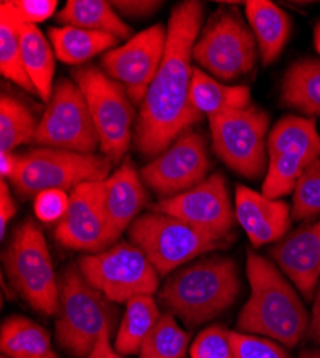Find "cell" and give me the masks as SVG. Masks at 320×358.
I'll return each mask as SVG.
<instances>
[{"mask_svg":"<svg viewBox=\"0 0 320 358\" xmlns=\"http://www.w3.org/2000/svg\"><path fill=\"white\" fill-rule=\"evenodd\" d=\"M280 101L306 117H320V61L302 59L290 66L281 82Z\"/></svg>","mask_w":320,"mask_h":358,"instance_id":"obj_23","label":"cell"},{"mask_svg":"<svg viewBox=\"0 0 320 358\" xmlns=\"http://www.w3.org/2000/svg\"><path fill=\"white\" fill-rule=\"evenodd\" d=\"M307 336L313 343L320 345V282L316 288L314 298H313V310H312Z\"/></svg>","mask_w":320,"mask_h":358,"instance_id":"obj_39","label":"cell"},{"mask_svg":"<svg viewBox=\"0 0 320 358\" xmlns=\"http://www.w3.org/2000/svg\"><path fill=\"white\" fill-rule=\"evenodd\" d=\"M251 27L235 6H221L207 22L193 48V59L214 78L237 80L249 76L257 62Z\"/></svg>","mask_w":320,"mask_h":358,"instance_id":"obj_8","label":"cell"},{"mask_svg":"<svg viewBox=\"0 0 320 358\" xmlns=\"http://www.w3.org/2000/svg\"><path fill=\"white\" fill-rule=\"evenodd\" d=\"M190 334L176 321V315L165 313L145 338L139 358H186Z\"/></svg>","mask_w":320,"mask_h":358,"instance_id":"obj_31","label":"cell"},{"mask_svg":"<svg viewBox=\"0 0 320 358\" xmlns=\"http://www.w3.org/2000/svg\"><path fill=\"white\" fill-rule=\"evenodd\" d=\"M128 238L131 244L150 259L160 275L174 273L195 257L225 248L230 244V241L217 240L176 217L157 211L138 217L128 228Z\"/></svg>","mask_w":320,"mask_h":358,"instance_id":"obj_7","label":"cell"},{"mask_svg":"<svg viewBox=\"0 0 320 358\" xmlns=\"http://www.w3.org/2000/svg\"><path fill=\"white\" fill-rule=\"evenodd\" d=\"M72 76L90 106L102 155L113 165L120 164L131 145L134 122L125 87L92 65L75 69Z\"/></svg>","mask_w":320,"mask_h":358,"instance_id":"obj_9","label":"cell"},{"mask_svg":"<svg viewBox=\"0 0 320 358\" xmlns=\"http://www.w3.org/2000/svg\"><path fill=\"white\" fill-rule=\"evenodd\" d=\"M0 348L8 358H60L50 344L48 331L26 317L13 315L4 321Z\"/></svg>","mask_w":320,"mask_h":358,"instance_id":"obj_24","label":"cell"},{"mask_svg":"<svg viewBox=\"0 0 320 358\" xmlns=\"http://www.w3.org/2000/svg\"><path fill=\"white\" fill-rule=\"evenodd\" d=\"M60 301L56 341L72 357L86 358L104 331L112 334L118 310L90 284L76 265L67 266L61 274Z\"/></svg>","mask_w":320,"mask_h":358,"instance_id":"obj_4","label":"cell"},{"mask_svg":"<svg viewBox=\"0 0 320 358\" xmlns=\"http://www.w3.org/2000/svg\"><path fill=\"white\" fill-rule=\"evenodd\" d=\"M49 39L56 57L68 65H82L94 56L115 48L118 38L76 26L50 27Z\"/></svg>","mask_w":320,"mask_h":358,"instance_id":"obj_25","label":"cell"},{"mask_svg":"<svg viewBox=\"0 0 320 358\" xmlns=\"http://www.w3.org/2000/svg\"><path fill=\"white\" fill-rule=\"evenodd\" d=\"M86 358H125L120 352H116L115 348L111 345V333L104 331L101 338L98 340L94 351Z\"/></svg>","mask_w":320,"mask_h":358,"instance_id":"obj_40","label":"cell"},{"mask_svg":"<svg viewBox=\"0 0 320 358\" xmlns=\"http://www.w3.org/2000/svg\"><path fill=\"white\" fill-rule=\"evenodd\" d=\"M267 172L261 194L279 199L295 191L306 168L320 158V135L313 117L283 116L267 139Z\"/></svg>","mask_w":320,"mask_h":358,"instance_id":"obj_11","label":"cell"},{"mask_svg":"<svg viewBox=\"0 0 320 358\" xmlns=\"http://www.w3.org/2000/svg\"><path fill=\"white\" fill-rule=\"evenodd\" d=\"M210 166L206 138L188 129L142 168L141 178L154 192L171 198L204 182Z\"/></svg>","mask_w":320,"mask_h":358,"instance_id":"obj_15","label":"cell"},{"mask_svg":"<svg viewBox=\"0 0 320 358\" xmlns=\"http://www.w3.org/2000/svg\"><path fill=\"white\" fill-rule=\"evenodd\" d=\"M235 358H292L284 347L270 338L230 331Z\"/></svg>","mask_w":320,"mask_h":358,"instance_id":"obj_33","label":"cell"},{"mask_svg":"<svg viewBox=\"0 0 320 358\" xmlns=\"http://www.w3.org/2000/svg\"><path fill=\"white\" fill-rule=\"evenodd\" d=\"M55 236L60 244L75 251L97 254L111 245L104 211V181L85 182L69 194V205L57 222Z\"/></svg>","mask_w":320,"mask_h":358,"instance_id":"obj_17","label":"cell"},{"mask_svg":"<svg viewBox=\"0 0 320 358\" xmlns=\"http://www.w3.org/2000/svg\"><path fill=\"white\" fill-rule=\"evenodd\" d=\"M299 358H320V351L319 350H310V351H303Z\"/></svg>","mask_w":320,"mask_h":358,"instance_id":"obj_42","label":"cell"},{"mask_svg":"<svg viewBox=\"0 0 320 358\" xmlns=\"http://www.w3.org/2000/svg\"><path fill=\"white\" fill-rule=\"evenodd\" d=\"M38 129L36 119L23 102L2 95L0 98V152L12 154L22 143L32 142Z\"/></svg>","mask_w":320,"mask_h":358,"instance_id":"obj_30","label":"cell"},{"mask_svg":"<svg viewBox=\"0 0 320 358\" xmlns=\"http://www.w3.org/2000/svg\"><path fill=\"white\" fill-rule=\"evenodd\" d=\"M236 218L253 247L276 244L287 235L292 208L284 201L270 199L244 185L236 187Z\"/></svg>","mask_w":320,"mask_h":358,"instance_id":"obj_19","label":"cell"},{"mask_svg":"<svg viewBox=\"0 0 320 358\" xmlns=\"http://www.w3.org/2000/svg\"><path fill=\"white\" fill-rule=\"evenodd\" d=\"M18 164L19 155L0 152V175H2V179H9L11 181L18 169Z\"/></svg>","mask_w":320,"mask_h":358,"instance_id":"obj_41","label":"cell"},{"mask_svg":"<svg viewBox=\"0 0 320 358\" xmlns=\"http://www.w3.org/2000/svg\"><path fill=\"white\" fill-rule=\"evenodd\" d=\"M280 270L312 303L320 280V220L300 225L269 251Z\"/></svg>","mask_w":320,"mask_h":358,"instance_id":"obj_18","label":"cell"},{"mask_svg":"<svg viewBox=\"0 0 320 358\" xmlns=\"http://www.w3.org/2000/svg\"><path fill=\"white\" fill-rule=\"evenodd\" d=\"M161 318L153 295H137L127 303L125 315L113 348L121 355L139 354V350Z\"/></svg>","mask_w":320,"mask_h":358,"instance_id":"obj_28","label":"cell"},{"mask_svg":"<svg viewBox=\"0 0 320 358\" xmlns=\"http://www.w3.org/2000/svg\"><path fill=\"white\" fill-rule=\"evenodd\" d=\"M168 29L154 24L132 36L124 46L102 56L104 72L121 83L132 103L141 105L162 62Z\"/></svg>","mask_w":320,"mask_h":358,"instance_id":"obj_16","label":"cell"},{"mask_svg":"<svg viewBox=\"0 0 320 358\" xmlns=\"http://www.w3.org/2000/svg\"><path fill=\"white\" fill-rule=\"evenodd\" d=\"M22 23L8 5V0L0 3V71L2 75L25 89L26 92L38 95L29 79L22 59Z\"/></svg>","mask_w":320,"mask_h":358,"instance_id":"obj_29","label":"cell"},{"mask_svg":"<svg viewBox=\"0 0 320 358\" xmlns=\"http://www.w3.org/2000/svg\"><path fill=\"white\" fill-rule=\"evenodd\" d=\"M112 165L105 155L36 148L19 155L11 184L25 198H36L50 189L67 192L85 182L105 181Z\"/></svg>","mask_w":320,"mask_h":358,"instance_id":"obj_6","label":"cell"},{"mask_svg":"<svg viewBox=\"0 0 320 358\" xmlns=\"http://www.w3.org/2000/svg\"><path fill=\"white\" fill-rule=\"evenodd\" d=\"M320 217V158L313 161L295 187L292 221Z\"/></svg>","mask_w":320,"mask_h":358,"instance_id":"obj_32","label":"cell"},{"mask_svg":"<svg viewBox=\"0 0 320 358\" xmlns=\"http://www.w3.org/2000/svg\"><path fill=\"white\" fill-rule=\"evenodd\" d=\"M191 358H235L230 331L221 325L202 330L191 345Z\"/></svg>","mask_w":320,"mask_h":358,"instance_id":"obj_34","label":"cell"},{"mask_svg":"<svg viewBox=\"0 0 320 358\" xmlns=\"http://www.w3.org/2000/svg\"><path fill=\"white\" fill-rule=\"evenodd\" d=\"M151 211L176 217L221 241H231L237 221L225 178L220 172L190 191L160 201Z\"/></svg>","mask_w":320,"mask_h":358,"instance_id":"obj_14","label":"cell"},{"mask_svg":"<svg viewBox=\"0 0 320 358\" xmlns=\"http://www.w3.org/2000/svg\"><path fill=\"white\" fill-rule=\"evenodd\" d=\"M111 5L118 15L138 19L154 15L162 3L155 0H116L111 2Z\"/></svg>","mask_w":320,"mask_h":358,"instance_id":"obj_37","label":"cell"},{"mask_svg":"<svg viewBox=\"0 0 320 358\" xmlns=\"http://www.w3.org/2000/svg\"><path fill=\"white\" fill-rule=\"evenodd\" d=\"M56 20L65 26L104 32L118 39L131 36V27L116 13L111 2L105 0H69L56 15Z\"/></svg>","mask_w":320,"mask_h":358,"instance_id":"obj_26","label":"cell"},{"mask_svg":"<svg viewBox=\"0 0 320 358\" xmlns=\"http://www.w3.org/2000/svg\"><path fill=\"white\" fill-rule=\"evenodd\" d=\"M240 289L235 259L210 255L174 271L160 291V303L188 328H195L235 304Z\"/></svg>","mask_w":320,"mask_h":358,"instance_id":"obj_3","label":"cell"},{"mask_svg":"<svg viewBox=\"0 0 320 358\" xmlns=\"http://www.w3.org/2000/svg\"><path fill=\"white\" fill-rule=\"evenodd\" d=\"M34 143L79 154H94L99 136L79 86L69 79L55 83L49 105L38 122Z\"/></svg>","mask_w":320,"mask_h":358,"instance_id":"obj_13","label":"cell"},{"mask_svg":"<svg viewBox=\"0 0 320 358\" xmlns=\"http://www.w3.org/2000/svg\"><path fill=\"white\" fill-rule=\"evenodd\" d=\"M250 298L237 318V331L270 338L287 348L309 333L310 317L298 292L267 258L247 250Z\"/></svg>","mask_w":320,"mask_h":358,"instance_id":"obj_2","label":"cell"},{"mask_svg":"<svg viewBox=\"0 0 320 358\" xmlns=\"http://www.w3.org/2000/svg\"><path fill=\"white\" fill-rule=\"evenodd\" d=\"M16 214V203L12 198L11 188L6 184V179L0 181V238H5L8 225Z\"/></svg>","mask_w":320,"mask_h":358,"instance_id":"obj_38","label":"cell"},{"mask_svg":"<svg viewBox=\"0 0 320 358\" xmlns=\"http://www.w3.org/2000/svg\"><path fill=\"white\" fill-rule=\"evenodd\" d=\"M202 22V3H177L168 20L162 62L145 95L135 125V148L145 157H158L181 134L200 121L191 105L193 48Z\"/></svg>","mask_w":320,"mask_h":358,"instance_id":"obj_1","label":"cell"},{"mask_svg":"<svg viewBox=\"0 0 320 358\" xmlns=\"http://www.w3.org/2000/svg\"><path fill=\"white\" fill-rule=\"evenodd\" d=\"M22 59L38 96L43 102H49L55 87V57L48 39L36 24L22 26Z\"/></svg>","mask_w":320,"mask_h":358,"instance_id":"obj_27","label":"cell"},{"mask_svg":"<svg viewBox=\"0 0 320 358\" xmlns=\"http://www.w3.org/2000/svg\"><path fill=\"white\" fill-rule=\"evenodd\" d=\"M79 270L111 303H128L137 295H153L158 289L160 274L134 244L121 241L78 261Z\"/></svg>","mask_w":320,"mask_h":358,"instance_id":"obj_12","label":"cell"},{"mask_svg":"<svg viewBox=\"0 0 320 358\" xmlns=\"http://www.w3.org/2000/svg\"><path fill=\"white\" fill-rule=\"evenodd\" d=\"M12 12L25 24H35L49 19L56 9V0H8Z\"/></svg>","mask_w":320,"mask_h":358,"instance_id":"obj_36","label":"cell"},{"mask_svg":"<svg viewBox=\"0 0 320 358\" xmlns=\"http://www.w3.org/2000/svg\"><path fill=\"white\" fill-rule=\"evenodd\" d=\"M69 195L65 191H43L35 198V214L42 222H60L67 214Z\"/></svg>","mask_w":320,"mask_h":358,"instance_id":"obj_35","label":"cell"},{"mask_svg":"<svg viewBox=\"0 0 320 358\" xmlns=\"http://www.w3.org/2000/svg\"><path fill=\"white\" fill-rule=\"evenodd\" d=\"M314 46L316 50L320 53V23H317L314 27Z\"/></svg>","mask_w":320,"mask_h":358,"instance_id":"obj_43","label":"cell"},{"mask_svg":"<svg viewBox=\"0 0 320 358\" xmlns=\"http://www.w3.org/2000/svg\"><path fill=\"white\" fill-rule=\"evenodd\" d=\"M4 262L9 282L29 306L45 315L60 314V281L45 236L32 220L16 228Z\"/></svg>","mask_w":320,"mask_h":358,"instance_id":"obj_5","label":"cell"},{"mask_svg":"<svg viewBox=\"0 0 320 358\" xmlns=\"http://www.w3.org/2000/svg\"><path fill=\"white\" fill-rule=\"evenodd\" d=\"M2 358H8V357H2Z\"/></svg>","mask_w":320,"mask_h":358,"instance_id":"obj_44","label":"cell"},{"mask_svg":"<svg viewBox=\"0 0 320 358\" xmlns=\"http://www.w3.org/2000/svg\"><path fill=\"white\" fill-rule=\"evenodd\" d=\"M214 154L244 178L258 179L267 172L269 115L254 105L211 116Z\"/></svg>","mask_w":320,"mask_h":358,"instance_id":"obj_10","label":"cell"},{"mask_svg":"<svg viewBox=\"0 0 320 358\" xmlns=\"http://www.w3.org/2000/svg\"><path fill=\"white\" fill-rule=\"evenodd\" d=\"M246 16L256 38L261 61L265 65L273 64L290 36V17L277 5L267 0L247 2Z\"/></svg>","mask_w":320,"mask_h":358,"instance_id":"obj_21","label":"cell"},{"mask_svg":"<svg viewBox=\"0 0 320 358\" xmlns=\"http://www.w3.org/2000/svg\"><path fill=\"white\" fill-rule=\"evenodd\" d=\"M190 99L197 113L211 117L228 110L249 108L251 92L249 86L224 85L204 71L193 66Z\"/></svg>","mask_w":320,"mask_h":358,"instance_id":"obj_22","label":"cell"},{"mask_svg":"<svg viewBox=\"0 0 320 358\" xmlns=\"http://www.w3.org/2000/svg\"><path fill=\"white\" fill-rule=\"evenodd\" d=\"M145 203L147 192L141 178L132 164L125 161L104 181V211L109 245L131 227Z\"/></svg>","mask_w":320,"mask_h":358,"instance_id":"obj_20","label":"cell"}]
</instances>
